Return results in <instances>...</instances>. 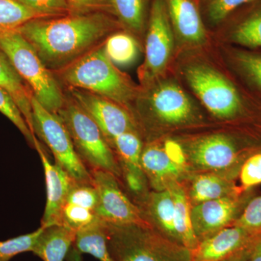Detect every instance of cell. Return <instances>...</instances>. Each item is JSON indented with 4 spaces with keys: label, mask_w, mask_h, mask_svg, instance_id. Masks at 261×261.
<instances>
[{
    "label": "cell",
    "mask_w": 261,
    "mask_h": 261,
    "mask_svg": "<svg viewBox=\"0 0 261 261\" xmlns=\"http://www.w3.org/2000/svg\"><path fill=\"white\" fill-rule=\"evenodd\" d=\"M246 261H261V235L254 242Z\"/></svg>",
    "instance_id": "ab89813d"
},
{
    "label": "cell",
    "mask_w": 261,
    "mask_h": 261,
    "mask_svg": "<svg viewBox=\"0 0 261 261\" xmlns=\"http://www.w3.org/2000/svg\"><path fill=\"white\" fill-rule=\"evenodd\" d=\"M44 226H40L32 232L0 241V261H10L19 254L32 252Z\"/></svg>",
    "instance_id": "4dcf8cb0"
},
{
    "label": "cell",
    "mask_w": 261,
    "mask_h": 261,
    "mask_svg": "<svg viewBox=\"0 0 261 261\" xmlns=\"http://www.w3.org/2000/svg\"><path fill=\"white\" fill-rule=\"evenodd\" d=\"M114 16L130 34H140L145 24L144 0H111Z\"/></svg>",
    "instance_id": "4316f807"
},
{
    "label": "cell",
    "mask_w": 261,
    "mask_h": 261,
    "mask_svg": "<svg viewBox=\"0 0 261 261\" xmlns=\"http://www.w3.org/2000/svg\"><path fill=\"white\" fill-rule=\"evenodd\" d=\"M175 34L165 0H153L145 38V60L140 70L145 85L158 80L172 57Z\"/></svg>",
    "instance_id": "ba28073f"
},
{
    "label": "cell",
    "mask_w": 261,
    "mask_h": 261,
    "mask_svg": "<svg viewBox=\"0 0 261 261\" xmlns=\"http://www.w3.org/2000/svg\"><path fill=\"white\" fill-rule=\"evenodd\" d=\"M142 205L145 207L147 216L153 221L149 224L168 240L178 244L175 224L174 200L171 190L166 188L149 193Z\"/></svg>",
    "instance_id": "ac0fdd59"
},
{
    "label": "cell",
    "mask_w": 261,
    "mask_h": 261,
    "mask_svg": "<svg viewBox=\"0 0 261 261\" xmlns=\"http://www.w3.org/2000/svg\"><path fill=\"white\" fill-rule=\"evenodd\" d=\"M73 246L81 253L89 254L99 261H113L108 250L102 221L77 231Z\"/></svg>",
    "instance_id": "cb8c5ba5"
},
{
    "label": "cell",
    "mask_w": 261,
    "mask_h": 261,
    "mask_svg": "<svg viewBox=\"0 0 261 261\" xmlns=\"http://www.w3.org/2000/svg\"><path fill=\"white\" fill-rule=\"evenodd\" d=\"M254 236L261 235V196L252 199L234 223Z\"/></svg>",
    "instance_id": "d590c367"
},
{
    "label": "cell",
    "mask_w": 261,
    "mask_h": 261,
    "mask_svg": "<svg viewBox=\"0 0 261 261\" xmlns=\"http://www.w3.org/2000/svg\"><path fill=\"white\" fill-rule=\"evenodd\" d=\"M175 36L189 46L205 42V24L195 0H165Z\"/></svg>",
    "instance_id": "e0dca14e"
},
{
    "label": "cell",
    "mask_w": 261,
    "mask_h": 261,
    "mask_svg": "<svg viewBox=\"0 0 261 261\" xmlns=\"http://www.w3.org/2000/svg\"><path fill=\"white\" fill-rule=\"evenodd\" d=\"M232 58L235 68L244 80L261 91V53L236 50Z\"/></svg>",
    "instance_id": "f546056e"
},
{
    "label": "cell",
    "mask_w": 261,
    "mask_h": 261,
    "mask_svg": "<svg viewBox=\"0 0 261 261\" xmlns=\"http://www.w3.org/2000/svg\"><path fill=\"white\" fill-rule=\"evenodd\" d=\"M189 159L197 167L207 170L226 169L237 159V149L226 136H206L189 146Z\"/></svg>",
    "instance_id": "2e32d148"
},
{
    "label": "cell",
    "mask_w": 261,
    "mask_h": 261,
    "mask_svg": "<svg viewBox=\"0 0 261 261\" xmlns=\"http://www.w3.org/2000/svg\"><path fill=\"white\" fill-rule=\"evenodd\" d=\"M172 193L175 205V224L178 243L192 250L199 241L196 238L191 218L190 200L184 189L176 182L168 187Z\"/></svg>",
    "instance_id": "44dd1931"
},
{
    "label": "cell",
    "mask_w": 261,
    "mask_h": 261,
    "mask_svg": "<svg viewBox=\"0 0 261 261\" xmlns=\"http://www.w3.org/2000/svg\"><path fill=\"white\" fill-rule=\"evenodd\" d=\"M186 159L170 152L166 147L148 144L143 147L141 166L146 177L156 190L168 188L176 183L185 171Z\"/></svg>",
    "instance_id": "9a60e30c"
},
{
    "label": "cell",
    "mask_w": 261,
    "mask_h": 261,
    "mask_svg": "<svg viewBox=\"0 0 261 261\" xmlns=\"http://www.w3.org/2000/svg\"><path fill=\"white\" fill-rule=\"evenodd\" d=\"M90 173L99 194L96 214L101 221L113 224L147 222L140 207L122 190L114 174L102 170H92Z\"/></svg>",
    "instance_id": "8fae6325"
},
{
    "label": "cell",
    "mask_w": 261,
    "mask_h": 261,
    "mask_svg": "<svg viewBox=\"0 0 261 261\" xmlns=\"http://www.w3.org/2000/svg\"><path fill=\"white\" fill-rule=\"evenodd\" d=\"M259 0H205L204 16L211 27H217L245 5L255 4Z\"/></svg>",
    "instance_id": "f1b7e54d"
},
{
    "label": "cell",
    "mask_w": 261,
    "mask_h": 261,
    "mask_svg": "<svg viewBox=\"0 0 261 261\" xmlns=\"http://www.w3.org/2000/svg\"><path fill=\"white\" fill-rule=\"evenodd\" d=\"M258 237L234 225L227 226L199 242L191 250L192 261L226 260L251 245Z\"/></svg>",
    "instance_id": "5bb4252c"
},
{
    "label": "cell",
    "mask_w": 261,
    "mask_h": 261,
    "mask_svg": "<svg viewBox=\"0 0 261 261\" xmlns=\"http://www.w3.org/2000/svg\"><path fill=\"white\" fill-rule=\"evenodd\" d=\"M47 18L18 0H0V33L16 31L35 19Z\"/></svg>",
    "instance_id": "484cf974"
},
{
    "label": "cell",
    "mask_w": 261,
    "mask_h": 261,
    "mask_svg": "<svg viewBox=\"0 0 261 261\" xmlns=\"http://www.w3.org/2000/svg\"><path fill=\"white\" fill-rule=\"evenodd\" d=\"M143 147L139 130H132L118 136L111 145L119 165L136 168H142L141 154Z\"/></svg>",
    "instance_id": "83f0119b"
},
{
    "label": "cell",
    "mask_w": 261,
    "mask_h": 261,
    "mask_svg": "<svg viewBox=\"0 0 261 261\" xmlns=\"http://www.w3.org/2000/svg\"><path fill=\"white\" fill-rule=\"evenodd\" d=\"M240 181L245 188L261 184V154H255L245 161L240 171Z\"/></svg>",
    "instance_id": "f35d334b"
},
{
    "label": "cell",
    "mask_w": 261,
    "mask_h": 261,
    "mask_svg": "<svg viewBox=\"0 0 261 261\" xmlns=\"http://www.w3.org/2000/svg\"><path fill=\"white\" fill-rule=\"evenodd\" d=\"M254 242L251 245H249L248 247H245V248L242 250L241 251L238 252V253L235 254L233 256L226 259V260L224 261H246L247 257H248L249 255H250V250H251V247L252 245H253Z\"/></svg>",
    "instance_id": "60d3db41"
},
{
    "label": "cell",
    "mask_w": 261,
    "mask_h": 261,
    "mask_svg": "<svg viewBox=\"0 0 261 261\" xmlns=\"http://www.w3.org/2000/svg\"><path fill=\"white\" fill-rule=\"evenodd\" d=\"M236 195L235 187L226 178L214 174L197 176L192 181L189 200L196 204Z\"/></svg>",
    "instance_id": "603a6c76"
},
{
    "label": "cell",
    "mask_w": 261,
    "mask_h": 261,
    "mask_svg": "<svg viewBox=\"0 0 261 261\" xmlns=\"http://www.w3.org/2000/svg\"><path fill=\"white\" fill-rule=\"evenodd\" d=\"M136 99L141 111L147 110L155 119L168 125L185 124L195 116V105L174 82L146 84Z\"/></svg>",
    "instance_id": "9c48e42d"
},
{
    "label": "cell",
    "mask_w": 261,
    "mask_h": 261,
    "mask_svg": "<svg viewBox=\"0 0 261 261\" xmlns=\"http://www.w3.org/2000/svg\"><path fill=\"white\" fill-rule=\"evenodd\" d=\"M44 18H56L70 14L66 0H18Z\"/></svg>",
    "instance_id": "8d00e7d4"
},
{
    "label": "cell",
    "mask_w": 261,
    "mask_h": 261,
    "mask_svg": "<svg viewBox=\"0 0 261 261\" xmlns=\"http://www.w3.org/2000/svg\"><path fill=\"white\" fill-rule=\"evenodd\" d=\"M257 3L229 29L228 37L231 42L252 49L261 48V4Z\"/></svg>",
    "instance_id": "7402d4cb"
},
{
    "label": "cell",
    "mask_w": 261,
    "mask_h": 261,
    "mask_svg": "<svg viewBox=\"0 0 261 261\" xmlns=\"http://www.w3.org/2000/svg\"><path fill=\"white\" fill-rule=\"evenodd\" d=\"M184 74L190 88L214 116L230 119L241 112L243 103L238 90L218 70L195 63L187 66Z\"/></svg>",
    "instance_id": "52a82bcc"
},
{
    "label": "cell",
    "mask_w": 261,
    "mask_h": 261,
    "mask_svg": "<svg viewBox=\"0 0 261 261\" xmlns=\"http://www.w3.org/2000/svg\"><path fill=\"white\" fill-rule=\"evenodd\" d=\"M34 149L37 151L42 161L47 192V201L41 226L47 228L55 225H61L62 211L75 181L61 166L56 163L53 164L49 161L40 140L38 138L34 142Z\"/></svg>",
    "instance_id": "7c38bea8"
},
{
    "label": "cell",
    "mask_w": 261,
    "mask_h": 261,
    "mask_svg": "<svg viewBox=\"0 0 261 261\" xmlns=\"http://www.w3.org/2000/svg\"><path fill=\"white\" fill-rule=\"evenodd\" d=\"M0 87L4 89L16 103L31 132L33 130V93L16 71L5 51L0 48ZM35 136V135H34Z\"/></svg>",
    "instance_id": "ffe728a7"
},
{
    "label": "cell",
    "mask_w": 261,
    "mask_h": 261,
    "mask_svg": "<svg viewBox=\"0 0 261 261\" xmlns=\"http://www.w3.org/2000/svg\"><path fill=\"white\" fill-rule=\"evenodd\" d=\"M65 261H83L82 253H81L74 246H72Z\"/></svg>",
    "instance_id": "b9f144b4"
},
{
    "label": "cell",
    "mask_w": 261,
    "mask_h": 261,
    "mask_svg": "<svg viewBox=\"0 0 261 261\" xmlns=\"http://www.w3.org/2000/svg\"><path fill=\"white\" fill-rule=\"evenodd\" d=\"M111 15L94 13L35 19L16 31L32 44L46 66L56 72L102 44L122 27Z\"/></svg>",
    "instance_id": "6da1fadb"
},
{
    "label": "cell",
    "mask_w": 261,
    "mask_h": 261,
    "mask_svg": "<svg viewBox=\"0 0 261 261\" xmlns=\"http://www.w3.org/2000/svg\"><path fill=\"white\" fill-rule=\"evenodd\" d=\"M103 44L53 73L66 88L82 89L97 94L132 112L130 107L138 97L140 88L108 58Z\"/></svg>",
    "instance_id": "7a4b0ae2"
},
{
    "label": "cell",
    "mask_w": 261,
    "mask_h": 261,
    "mask_svg": "<svg viewBox=\"0 0 261 261\" xmlns=\"http://www.w3.org/2000/svg\"><path fill=\"white\" fill-rule=\"evenodd\" d=\"M103 44L108 58L116 65L126 66L132 64L138 56V42L130 33H113Z\"/></svg>",
    "instance_id": "d4e9b609"
},
{
    "label": "cell",
    "mask_w": 261,
    "mask_h": 261,
    "mask_svg": "<svg viewBox=\"0 0 261 261\" xmlns=\"http://www.w3.org/2000/svg\"><path fill=\"white\" fill-rule=\"evenodd\" d=\"M75 235V231L64 225L44 227L32 252L43 261H65Z\"/></svg>",
    "instance_id": "d6986e66"
},
{
    "label": "cell",
    "mask_w": 261,
    "mask_h": 261,
    "mask_svg": "<svg viewBox=\"0 0 261 261\" xmlns=\"http://www.w3.org/2000/svg\"><path fill=\"white\" fill-rule=\"evenodd\" d=\"M121 176L127 190L136 200L143 204L147 199V177L142 168H135L127 165L120 164Z\"/></svg>",
    "instance_id": "836d02e7"
},
{
    "label": "cell",
    "mask_w": 261,
    "mask_h": 261,
    "mask_svg": "<svg viewBox=\"0 0 261 261\" xmlns=\"http://www.w3.org/2000/svg\"><path fill=\"white\" fill-rule=\"evenodd\" d=\"M57 114L64 123L75 151L89 171L102 170L120 178L119 163L102 130L68 94H65L64 104Z\"/></svg>",
    "instance_id": "5b68a950"
},
{
    "label": "cell",
    "mask_w": 261,
    "mask_h": 261,
    "mask_svg": "<svg viewBox=\"0 0 261 261\" xmlns=\"http://www.w3.org/2000/svg\"><path fill=\"white\" fill-rule=\"evenodd\" d=\"M99 200V194L94 183H80L75 181L70 188L66 202L82 206L96 214Z\"/></svg>",
    "instance_id": "e575fe53"
},
{
    "label": "cell",
    "mask_w": 261,
    "mask_h": 261,
    "mask_svg": "<svg viewBox=\"0 0 261 261\" xmlns=\"http://www.w3.org/2000/svg\"><path fill=\"white\" fill-rule=\"evenodd\" d=\"M32 121L34 135L51 151L56 163L74 181L93 184L90 171L76 151L64 123L57 113H51L32 97Z\"/></svg>",
    "instance_id": "8992f818"
},
{
    "label": "cell",
    "mask_w": 261,
    "mask_h": 261,
    "mask_svg": "<svg viewBox=\"0 0 261 261\" xmlns=\"http://www.w3.org/2000/svg\"><path fill=\"white\" fill-rule=\"evenodd\" d=\"M240 207L236 195L206 201L191 207L192 226L198 241L229 226Z\"/></svg>",
    "instance_id": "4fadbf2b"
},
{
    "label": "cell",
    "mask_w": 261,
    "mask_h": 261,
    "mask_svg": "<svg viewBox=\"0 0 261 261\" xmlns=\"http://www.w3.org/2000/svg\"><path fill=\"white\" fill-rule=\"evenodd\" d=\"M100 219L93 211L75 204L66 202L61 214V225L71 228L75 232L89 227Z\"/></svg>",
    "instance_id": "d6a6232c"
},
{
    "label": "cell",
    "mask_w": 261,
    "mask_h": 261,
    "mask_svg": "<svg viewBox=\"0 0 261 261\" xmlns=\"http://www.w3.org/2000/svg\"><path fill=\"white\" fill-rule=\"evenodd\" d=\"M70 14L105 13L114 15L111 0H66Z\"/></svg>",
    "instance_id": "74e56055"
},
{
    "label": "cell",
    "mask_w": 261,
    "mask_h": 261,
    "mask_svg": "<svg viewBox=\"0 0 261 261\" xmlns=\"http://www.w3.org/2000/svg\"><path fill=\"white\" fill-rule=\"evenodd\" d=\"M0 113L17 127L28 142L29 145L34 148V142L37 137L31 132L23 114L13 98L2 87H0Z\"/></svg>",
    "instance_id": "1f68e13d"
},
{
    "label": "cell",
    "mask_w": 261,
    "mask_h": 261,
    "mask_svg": "<svg viewBox=\"0 0 261 261\" xmlns=\"http://www.w3.org/2000/svg\"><path fill=\"white\" fill-rule=\"evenodd\" d=\"M66 89L67 94L97 123L111 147L118 136L139 130L132 113L121 105L82 89Z\"/></svg>",
    "instance_id": "30bf717a"
},
{
    "label": "cell",
    "mask_w": 261,
    "mask_h": 261,
    "mask_svg": "<svg viewBox=\"0 0 261 261\" xmlns=\"http://www.w3.org/2000/svg\"><path fill=\"white\" fill-rule=\"evenodd\" d=\"M103 225L113 261H192L191 250L168 240L148 222Z\"/></svg>",
    "instance_id": "3957f363"
},
{
    "label": "cell",
    "mask_w": 261,
    "mask_h": 261,
    "mask_svg": "<svg viewBox=\"0 0 261 261\" xmlns=\"http://www.w3.org/2000/svg\"><path fill=\"white\" fill-rule=\"evenodd\" d=\"M0 48L38 102L47 111L58 113L64 104L65 94L32 44L17 31H10L0 33Z\"/></svg>",
    "instance_id": "277c9868"
}]
</instances>
